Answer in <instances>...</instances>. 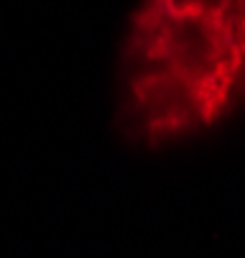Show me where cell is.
I'll list each match as a JSON object with an SVG mask.
<instances>
[{
  "label": "cell",
  "mask_w": 245,
  "mask_h": 258,
  "mask_svg": "<svg viewBox=\"0 0 245 258\" xmlns=\"http://www.w3.org/2000/svg\"><path fill=\"white\" fill-rule=\"evenodd\" d=\"M245 100V0H141L120 46V131L161 146Z\"/></svg>",
  "instance_id": "6da1fadb"
}]
</instances>
